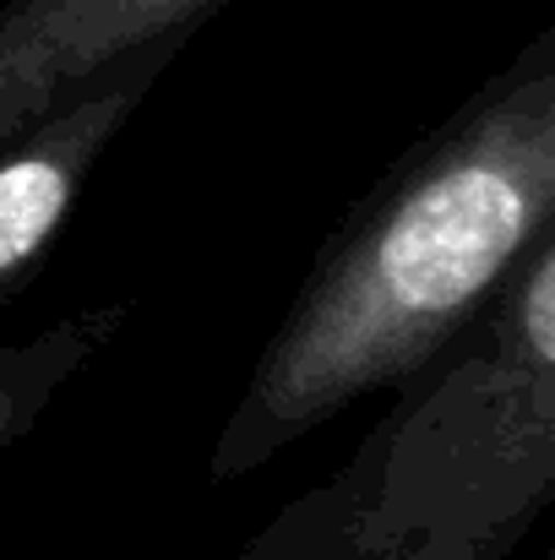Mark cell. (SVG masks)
<instances>
[{
  "label": "cell",
  "instance_id": "6da1fadb",
  "mask_svg": "<svg viewBox=\"0 0 555 560\" xmlns=\"http://www.w3.org/2000/svg\"><path fill=\"white\" fill-rule=\"evenodd\" d=\"M555 234V33L430 131L327 240L245 375L207 474L278 452L425 371Z\"/></svg>",
  "mask_w": 555,
  "mask_h": 560
},
{
  "label": "cell",
  "instance_id": "7a4b0ae2",
  "mask_svg": "<svg viewBox=\"0 0 555 560\" xmlns=\"http://www.w3.org/2000/svg\"><path fill=\"white\" fill-rule=\"evenodd\" d=\"M555 501V234L234 560H507Z\"/></svg>",
  "mask_w": 555,
  "mask_h": 560
},
{
  "label": "cell",
  "instance_id": "3957f363",
  "mask_svg": "<svg viewBox=\"0 0 555 560\" xmlns=\"http://www.w3.org/2000/svg\"><path fill=\"white\" fill-rule=\"evenodd\" d=\"M190 38H164L38 115L27 131L0 142V300H11L66 234L82 186L131 126L142 98L164 82Z\"/></svg>",
  "mask_w": 555,
  "mask_h": 560
},
{
  "label": "cell",
  "instance_id": "277c9868",
  "mask_svg": "<svg viewBox=\"0 0 555 560\" xmlns=\"http://www.w3.org/2000/svg\"><path fill=\"white\" fill-rule=\"evenodd\" d=\"M229 0H11L0 5V142L148 44L190 38Z\"/></svg>",
  "mask_w": 555,
  "mask_h": 560
},
{
  "label": "cell",
  "instance_id": "5b68a950",
  "mask_svg": "<svg viewBox=\"0 0 555 560\" xmlns=\"http://www.w3.org/2000/svg\"><path fill=\"white\" fill-rule=\"evenodd\" d=\"M120 327H126V305H93L27 338L0 343V463L38 430L55 397L120 338Z\"/></svg>",
  "mask_w": 555,
  "mask_h": 560
}]
</instances>
